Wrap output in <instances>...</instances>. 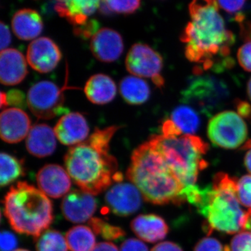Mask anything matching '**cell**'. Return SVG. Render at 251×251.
<instances>
[{"instance_id": "cell-1", "label": "cell", "mask_w": 251, "mask_h": 251, "mask_svg": "<svg viewBox=\"0 0 251 251\" xmlns=\"http://www.w3.org/2000/svg\"><path fill=\"white\" fill-rule=\"evenodd\" d=\"M188 9L191 21L180 39L185 44L186 58L198 64L194 74L233 67L230 52L235 36L226 27L217 0H191Z\"/></svg>"}, {"instance_id": "cell-2", "label": "cell", "mask_w": 251, "mask_h": 251, "mask_svg": "<svg viewBox=\"0 0 251 251\" xmlns=\"http://www.w3.org/2000/svg\"><path fill=\"white\" fill-rule=\"evenodd\" d=\"M119 128L117 126L96 128L88 139L68 150L66 169L82 191L96 196L123 179L116 158L110 153V141Z\"/></svg>"}, {"instance_id": "cell-3", "label": "cell", "mask_w": 251, "mask_h": 251, "mask_svg": "<svg viewBox=\"0 0 251 251\" xmlns=\"http://www.w3.org/2000/svg\"><path fill=\"white\" fill-rule=\"evenodd\" d=\"M126 177L149 202L181 205L187 202L186 186L149 141L133 151Z\"/></svg>"}, {"instance_id": "cell-4", "label": "cell", "mask_w": 251, "mask_h": 251, "mask_svg": "<svg viewBox=\"0 0 251 251\" xmlns=\"http://www.w3.org/2000/svg\"><path fill=\"white\" fill-rule=\"evenodd\" d=\"M196 207L205 219L204 229L208 235L214 230L229 234L243 230L246 213L238 200L237 180L226 173H217L211 186L201 189Z\"/></svg>"}, {"instance_id": "cell-5", "label": "cell", "mask_w": 251, "mask_h": 251, "mask_svg": "<svg viewBox=\"0 0 251 251\" xmlns=\"http://www.w3.org/2000/svg\"><path fill=\"white\" fill-rule=\"evenodd\" d=\"M148 141L164 157L182 181L186 188V201L193 204L201 190L196 184L198 175L207 167V162L203 156L209 150V145L200 137L193 135L176 137L153 135Z\"/></svg>"}, {"instance_id": "cell-6", "label": "cell", "mask_w": 251, "mask_h": 251, "mask_svg": "<svg viewBox=\"0 0 251 251\" xmlns=\"http://www.w3.org/2000/svg\"><path fill=\"white\" fill-rule=\"evenodd\" d=\"M3 202L5 216L18 233L35 239L53 221L52 202L45 193L25 181L11 186Z\"/></svg>"}, {"instance_id": "cell-7", "label": "cell", "mask_w": 251, "mask_h": 251, "mask_svg": "<svg viewBox=\"0 0 251 251\" xmlns=\"http://www.w3.org/2000/svg\"><path fill=\"white\" fill-rule=\"evenodd\" d=\"M229 98V88L224 81L204 74H195L181 92V100L205 115L224 106Z\"/></svg>"}, {"instance_id": "cell-8", "label": "cell", "mask_w": 251, "mask_h": 251, "mask_svg": "<svg viewBox=\"0 0 251 251\" xmlns=\"http://www.w3.org/2000/svg\"><path fill=\"white\" fill-rule=\"evenodd\" d=\"M207 135L215 146L233 150L239 148L247 139L248 127L237 112H221L209 120Z\"/></svg>"}, {"instance_id": "cell-9", "label": "cell", "mask_w": 251, "mask_h": 251, "mask_svg": "<svg viewBox=\"0 0 251 251\" xmlns=\"http://www.w3.org/2000/svg\"><path fill=\"white\" fill-rule=\"evenodd\" d=\"M64 89L50 81H41L29 89L27 103L31 112L41 120H50L69 113L64 107Z\"/></svg>"}, {"instance_id": "cell-10", "label": "cell", "mask_w": 251, "mask_h": 251, "mask_svg": "<svg viewBox=\"0 0 251 251\" xmlns=\"http://www.w3.org/2000/svg\"><path fill=\"white\" fill-rule=\"evenodd\" d=\"M126 68L134 76L151 78L154 85L162 89L165 80L162 76L163 60L161 54L147 44H135L126 57Z\"/></svg>"}, {"instance_id": "cell-11", "label": "cell", "mask_w": 251, "mask_h": 251, "mask_svg": "<svg viewBox=\"0 0 251 251\" xmlns=\"http://www.w3.org/2000/svg\"><path fill=\"white\" fill-rule=\"evenodd\" d=\"M62 59L58 46L52 39L41 37L33 40L27 48V60L33 69L48 74L57 67Z\"/></svg>"}, {"instance_id": "cell-12", "label": "cell", "mask_w": 251, "mask_h": 251, "mask_svg": "<svg viewBox=\"0 0 251 251\" xmlns=\"http://www.w3.org/2000/svg\"><path fill=\"white\" fill-rule=\"evenodd\" d=\"M143 198L135 185L117 183L107 191L105 201L114 214L120 216H128L140 209Z\"/></svg>"}, {"instance_id": "cell-13", "label": "cell", "mask_w": 251, "mask_h": 251, "mask_svg": "<svg viewBox=\"0 0 251 251\" xmlns=\"http://www.w3.org/2000/svg\"><path fill=\"white\" fill-rule=\"evenodd\" d=\"M61 208L68 221L82 224L92 219L97 210V202L93 195L82 190H73L63 199Z\"/></svg>"}, {"instance_id": "cell-14", "label": "cell", "mask_w": 251, "mask_h": 251, "mask_svg": "<svg viewBox=\"0 0 251 251\" xmlns=\"http://www.w3.org/2000/svg\"><path fill=\"white\" fill-rule=\"evenodd\" d=\"M124 49L125 46L122 36L110 28L99 29L91 39L92 53L100 62H115L121 57Z\"/></svg>"}, {"instance_id": "cell-15", "label": "cell", "mask_w": 251, "mask_h": 251, "mask_svg": "<svg viewBox=\"0 0 251 251\" xmlns=\"http://www.w3.org/2000/svg\"><path fill=\"white\" fill-rule=\"evenodd\" d=\"M31 129V120L22 109H5L0 116V135L5 143L16 144L24 140Z\"/></svg>"}, {"instance_id": "cell-16", "label": "cell", "mask_w": 251, "mask_h": 251, "mask_svg": "<svg viewBox=\"0 0 251 251\" xmlns=\"http://www.w3.org/2000/svg\"><path fill=\"white\" fill-rule=\"evenodd\" d=\"M54 131L61 143L72 147L85 141L88 137L90 128L82 114L69 112L59 119Z\"/></svg>"}, {"instance_id": "cell-17", "label": "cell", "mask_w": 251, "mask_h": 251, "mask_svg": "<svg viewBox=\"0 0 251 251\" xmlns=\"http://www.w3.org/2000/svg\"><path fill=\"white\" fill-rule=\"evenodd\" d=\"M38 186L46 196L53 198L62 197L72 186L71 176L62 166L48 164L36 175Z\"/></svg>"}, {"instance_id": "cell-18", "label": "cell", "mask_w": 251, "mask_h": 251, "mask_svg": "<svg viewBox=\"0 0 251 251\" xmlns=\"http://www.w3.org/2000/svg\"><path fill=\"white\" fill-rule=\"evenodd\" d=\"M27 74V61L22 52L14 49L1 51L0 81L2 85H18L24 80Z\"/></svg>"}, {"instance_id": "cell-19", "label": "cell", "mask_w": 251, "mask_h": 251, "mask_svg": "<svg viewBox=\"0 0 251 251\" xmlns=\"http://www.w3.org/2000/svg\"><path fill=\"white\" fill-rule=\"evenodd\" d=\"M101 0H57L55 9L61 17L66 18L74 27L88 22L89 17L100 7Z\"/></svg>"}, {"instance_id": "cell-20", "label": "cell", "mask_w": 251, "mask_h": 251, "mask_svg": "<svg viewBox=\"0 0 251 251\" xmlns=\"http://www.w3.org/2000/svg\"><path fill=\"white\" fill-rule=\"evenodd\" d=\"M55 133L49 125L36 124L31 127L26 140L28 152L38 158H45L53 153L57 147Z\"/></svg>"}, {"instance_id": "cell-21", "label": "cell", "mask_w": 251, "mask_h": 251, "mask_svg": "<svg viewBox=\"0 0 251 251\" xmlns=\"http://www.w3.org/2000/svg\"><path fill=\"white\" fill-rule=\"evenodd\" d=\"M130 227L137 237L149 243L163 240L169 231V227L164 219L152 214L137 216L132 221Z\"/></svg>"}, {"instance_id": "cell-22", "label": "cell", "mask_w": 251, "mask_h": 251, "mask_svg": "<svg viewBox=\"0 0 251 251\" xmlns=\"http://www.w3.org/2000/svg\"><path fill=\"white\" fill-rule=\"evenodd\" d=\"M11 26L15 35L23 41L35 39L44 29L40 15L35 10L31 9L18 11L13 16Z\"/></svg>"}, {"instance_id": "cell-23", "label": "cell", "mask_w": 251, "mask_h": 251, "mask_svg": "<svg viewBox=\"0 0 251 251\" xmlns=\"http://www.w3.org/2000/svg\"><path fill=\"white\" fill-rule=\"evenodd\" d=\"M84 92L90 102L105 105L111 102L117 94V86L111 77L103 74H96L86 82Z\"/></svg>"}, {"instance_id": "cell-24", "label": "cell", "mask_w": 251, "mask_h": 251, "mask_svg": "<svg viewBox=\"0 0 251 251\" xmlns=\"http://www.w3.org/2000/svg\"><path fill=\"white\" fill-rule=\"evenodd\" d=\"M120 92L126 103L134 105L148 101L151 94L148 82L134 75L122 79L120 83Z\"/></svg>"}, {"instance_id": "cell-25", "label": "cell", "mask_w": 251, "mask_h": 251, "mask_svg": "<svg viewBox=\"0 0 251 251\" xmlns=\"http://www.w3.org/2000/svg\"><path fill=\"white\" fill-rule=\"evenodd\" d=\"M183 135H193L198 131L201 120L196 110L187 105H180L174 109L171 119Z\"/></svg>"}, {"instance_id": "cell-26", "label": "cell", "mask_w": 251, "mask_h": 251, "mask_svg": "<svg viewBox=\"0 0 251 251\" xmlns=\"http://www.w3.org/2000/svg\"><path fill=\"white\" fill-rule=\"evenodd\" d=\"M68 247L71 251H92L96 246V238L90 227L77 226L66 234Z\"/></svg>"}, {"instance_id": "cell-27", "label": "cell", "mask_w": 251, "mask_h": 251, "mask_svg": "<svg viewBox=\"0 0 251 251\" xmlns=\"http://www.w3.org/2000/svg\"><path fill=\"white\" fill-rule=\"evenodd\" d=\"M0 164V184L1 186H7L25 174L23 161L9 153H1Z\"/></svg>"}, {"instance_id": "cell-28", "label": "cell", "mask_w": 251, "mask_h": 251, "mask_svg": "<svg viewBox=\"0 0 251 251\" xmlns=\"http://www.w3.org/2000/svg\"><path fill=\"white\" fill-rule=\"evenodd\" d=\"M34 239L37 251H68L69 249L66 237L54 229H47Z\"/></svg>"}, {"instance_id": "cell-29", "label": "cell", "mask_w": 251, "mask_h": 251, "mask_svg": "<svg viewBox=\"0 0 251 251\" xmlns=\"http://www.w3.org/2000/svg\"><path fill=\"white\" fill-rule=\"evenodd\" d=\"M140 4L141 0H101L99 8L105 15L131 14L139 9Z\"/></svg>"}, {"instance_id": "cell-30", "label": "cell", "mask_w": 251, "mask_h": 251, "mask_svg": "<svg viewBox=\"0 0 251 251\" xmlns=\"http://www.w3.org/2000/svg\"><path fill=\"white\" fill-rule=\"evenodd\" d=\"M89 226L94 233L101 236L106 240H117L126 235V232L121 227L112 226L99 218H92L89 221Z\"/></svg>"}, {"instance_id": "cell-31", "label": "cell", "mask_w": 251, "mask_h": 251, "mask_svg": "<svg viewBox=\"0 0 251 251\" xmlns=\"http://www.w3.org/2000/svg\"><path fill=\"white\" fill-rule=\"evenodd\" d=\"M237 195L242 205L251 208V175H244L237 181Z\"/></svg>"}, {"instance_id": "cell-32", "label": "cell", "mask_w": 251, "mask_h": 251, "mask_svg": "<svg viewBox=\"0 0 251 251\" xmlns=\"http://www.w3.org/2000/svg\"><path fill=\"white\" fill-rule=\"evenodd\" d=\"M226 251H251V232L243 231L236 234Z\"/></svg>"}, {"instance_id": "cell-33", "label": "cell", "mask_w": 251, "mask_h": 251, "mask_svg": "<svg viewBox=\"0 0 251 251\" xmlns=\"http://www.w3.org/2000/svg\"><path fill=\"white\" fill-rule=\"evenodd\" d=\"M194 251H226V247L215 238L204 237L197 243Z\"/></svg>"}, {"instance_id": "cell-34", "label": "cell", "mask_w": 251, "mask_h": 251, "mask_svg": "<svg viewBox=\"0 0 251 251\" xmlns=\"http://www.w3.org/2000/svg\"><path fill=\"white\" fill-rule=\"evenodd\" d=\"M237 59L241 67L248 72H251V41L245 43L239 48Z\"/></svg>"}, {"instance_id": "cell-35", "label": "cell", "mask_w": 251, "mask_h": 251, "mask_svg": "<svg viewBox=\"0 0 251 251\" xmlns=\"http://www.w3.org/2000/svg\"><path fill=\"white\" fill-rule=\"evenodd\" d=\"M99 23L96 20H90L83 25L80 27H74V32L77 36L82 39H89L93 36L98 31Z\"/></svg>"}, {"instance_id": "cell-36", "label": "cell", "mask_w": 251, "mask_h": 251, "mask_svg": "<svg viewBox=\"0 0 251 251\" xmlns=\"http://www.w3.org/2000/svg\"><path fill=\"white\" fill-rule=\"evenodd\" d=\"M234 21L240 27V36L246 43L251 41V21L246 18L243 13H239L234 16Z\"/></svg>"}, {"instance_id": "cell-37", "label": "cell", "mask_w": 251, "mask_h": 251, "mask_svg": "<svg viewBox=\"0 0 251 251\" xmlns=\"http://www.w3.org/2000/svg\"><path fill=\"white\" fill-rule=\"evenodd\" d=\"M217 2L226 12L237 15L244 7L246 0H217Z\"/></svg>"}, {"instance_id": "cell-38", "label": "cell", "mask_w": 251, "mask_h": 251, "mask_svg": "<svg viewBox=\"0 0 251 251\" xmlns=\"http://www.w3.org/2000/svg\"><path fill=\"white\" fill-rule=\"evenodd\" d=\"M1 251H14L18 246V239L16 236L8 231H2L0 235Z\"/></svg>"}, {"instance_id": "cell-39", "label": "cell", "mask_w": 251, "mask_h": 251, "mask_svg": "<svg viewBox=\"0 0 251 251\" xmlns=\"http://www.w3.org/2000/svg\"><path fill=\"white\" fill-rule=\"evenodd\" d=\"M120 251H149L143 242L136 239H128L122 244Z\"/></svg>"}, {"instance_id": "cell-40", "label": "cell", "mask_w": 251, "mask_h": 251, "mask_svg": "<svg viewBox=\"0 0 251 251\" xmlns=\"http://www.w3.org/2000/svg\"><path fill=\"white\" fill-rule=\"evenodd\" d=\"M7 97L8 104L10 105H16V106L25 107V97L23 93L21 91L14 90L10 91L9 93L6 94Z\"/></svg>"}, {"instance_id": "cell-41", "label": "cell", "mask_w": 251, "mask_h": 251, "mask_svg": "<svg viewBox=\"0 0 251 251\" xmlns=\"http://www.w3.org/2000/svg\"><path fill=\"white\" fill-rule=\"evenodd\" d=\"M0 49L1 51L7 49L11 42V36L9 27L3 22L0 23Z\"/></svg>"}, {"instance_id": "cell-42", "label": "cell", "mask_w": 251, "mask_h": 251, "mask_svg": "<svg viewBox=\"0 0 251 251\" xmlns=\"http://www.w3.org/2000/svg\"><path fill=\"white\" fill-rule=\"evenodd\" d=\"M238 114L242 117L251 120V105L247 101L238 100L235 103Z\"/></svg>"}, {"instance_id": "cell-43", "label": "cell", "mask_w": 251, "mask_h": 251, "mask_svg": "<svg viewBox=\"0 0 251 251\" xmlns=\"http://www.w3.org/2000/svg\"><path fill=\"white\" fill-rule=\"evenodd\" d=\"M151 251H183L181 248L175 243L163 242L157 244Z\"/></svg>"}, {"instance_id": "cell-44", "label": "cell", "mask_w": 251, "mask_h": 251, "mask_svg": "<svg viewBox=\"0 0 251 251\" xmlns=\"http://www.w3.org/2000/svg\"><path fill=\"white\" fill-rule=\"evenodd\" d=\"M92 251H119L115 244L111 242H100L96 244Z\"/></svg>"}, {"instance_id": "cell-45", "label": "cell", "mask_w": 251, "mask_h": 251, "mask_svg": "<svg viewBox=\"0 0 251 251\" xmlns=\"http://www.w3.org/2000/svg\"><path fill=\"white\" fill-rule=\"evenodd\" d=\"M243 230L251 232V208L247 212H246L245 219L243 225Z\"/></svg>"}, {"instance_id": "cell-46", "label": "cell", "mask_w": 251, "mask_h": 251, "mask_svg": "<svg viewBox=\"0 0 251 251\" xmlns=\"http://www.w3.org/2000/svg\"><path fill=\"white\" fill-rule=\"evenodd\" d=\"M244 165L249 173L251 174V148L248 150L246 153L245 158H244Z\"/></svg>"}, {"instance_id": "cell-47", "label": "cell", "mask_w": 251, "mask_h": 251, "mask_svg": "<svg viewBox=\"0 0 251 251\" xmlns=\"http://www.w3.org/2000/svg\"><path fill=\"white\" fill-rule=\"evenodd\" d=\"M0 105H1V108L9 105V104H8L7 102V97H6V94L3 92H1V103H0Z\"/></svg>"}, {"instance_id": "cell-48", "label": "cell", "mask_w": 251, "mask_h": 251, "mask_svg": "<svg viewBox=\"0 0 251 251\" xmlns=\"http://www.w3.org/2000/svg\"><path fill=\"white\" fill-rule=\"evenodd\" d=\"M247 94L248 96H249V99H250V100H251V77L247 84Z\"/></svg>"}, {"instance_id": "cell-49", "label": "cell", "mask_w": 251, "mask_h": 251, "mask_svg": "<svg viewBox=\"0 0 251 251\" xmlns=\"http://www.w3.org/2000/svg\"><path fill=\"white\" fill-rule=\"evenodd\" d=\"M250 148H251V139L248 140L247 143H246L245 145H244V148H243V149H244V150H247Z\"/></svg>"}, {"instance_id": "cell-50", "label": "cell", "mask_w": 251, "mask_h": 251, "mask_svg": "<svg viewBox=\"0 0 251 251\" xmlns=\"http://www.w3.org/2000/svg\"><path fill=\"white\" fill-rule=\"evenodd\" d=\"M14 251H29L25 250V249H18V250H16Z\"/></svg>"}]
</instances>
